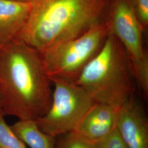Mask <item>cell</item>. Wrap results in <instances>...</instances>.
<instances>
[{
  "label": "cell",
  "instance_id": "6da1fadb",
  "mask_svg": "<svg viewBox=\"0 0 148 148\" xmlns=\"http://www.w3.org/2000/svg\"><path fill=\"white\" fill-rule=\"evenodd\" d=\"M52 82L40 52L16 38L0 46V96L5 116L36 120L52 103Z\"/></svg>",
  "mask_w": 148,
  "mask_h": 148
},
{
  "label": "cell",
  "instance_id": "7a4b0ae2",
  "mask_svg": "<svg viewBox=\"0 0 148 148\" xmlns=\"http://www.w3.org/2000/svg\"><path fill=\"white\" fill-rule=\"evenodd\" d=\"M25 27L16 38L39 52L79 37L105 21L109 0H30Z\"/></svg>",
  "mask_w": 148,
  "mask_h": 148
},
{
  "label": "cell",
  "instance_id": "3957f363",
  "mask_svg": "<svg viewBox=\"0 0 148 148\" xmlns=\"http://www.w3.org/2000/svg\"><path fill=\"white\" fill-rule=\"evenodd\" d=\"M132 75L124 48L110 32L100 51L75 82L96 103L119 108L134 95Z\"/></svg>",
  "mask_w": 148,
  "mask_h": 148
},
{
  "label": "cell",
  "instance_id": "277c9868",
  "mask_svg": "<svg viewBox=\"0 0 148 148\" xmlns=\"http://www.w3.org/2000/svg\"><path fill=\"white\" fill-rule=\"evenodd\" d=\"M110 32L106 20L79 36L40 52L48 77L75 82L82 70L100 51Z\"/></svg>",
  "mask_w": 148,
  "mask_h": 148
},
{
  "label": "cell",
  "instance_id": "5b68a950",
  "mask_svg": "<svg viewBox=\"0 0 148 148\" xmlns=\"http://www.w3.org/2000/svg\"><path fill=\"white\" fill-rule=\"evenodd\" d=\"M49 78L54 87L52 103L46 114L35 121L43 132L57 138L74 131L96 102L75 82L58 77Z\"/></svg>",
  "mask_w": 148,
  "mask_h": 148
},
{
  "label": "cell",
  "instance_id": "8992f818",
  "mask_svg": "<svg viewBox=\"0 0 148 148\" xmlns=\"http://www.w3.org/2000/svg\"><path fill=\"white\" fill-rule=\"evenodd\" d=\"M106 21L109 30L121 43L128 59L132 75L145 96L148 95V56L143 45L142 31L132 0H111Z\"/></svg>",
  "mask_w": 148,
  "mask_h": 148
},
{
  "label": "cell",
  "instance_id": "52a82bcc",
  "mask_svg": "<svg viewBox=\"0 0 148 148\" xmlns=\"http://www.w3.org/2000/svg\"><path fill=\"white\" fill-rule=\"evenodd\" d=\"M116 128L128 148H148V119L134 95L118 108Z\"/></svg>",
  "mask_w": 148,
  "mask_h": 148
},
{
  "label": "cell",
  "instance_id": "ba28073f",
  "mask_svg": "<svg viewBox=\"0 0 148 148\" xmlns=\"http://www.w3.org/2000/svg\"><path fill=\"white\" fill-rule=\"evenodd\" d=\"M117 109L106 104L96 103L73 131L90 143L101 140L116 128Z\"/></svg>",
  "mask_w": 148,
  "mask_h": 148
},
{
  "label": "cell",
  "instance_id": "9c48e42d",
  "mask_svg": "<svg viewBox=\"0 0 148 148\" xmlns=\"http://www.w3.org/2000/svg\"><path fill=\"white\" fill-rule=\"evenodd\" d=\"M31 8L30 2L0 0V46L16 38L27 24Z\"/></svg>",
  "mask_w": 148,
  "mask_h": 148
},
{
  "label": "cell",
  "instance_id": "30bf717a",
  "mask_svg": "<svg viewBox=\"0 0 148 148\" xmlns=\"http://www.w3.org/2000/svg\"><path fill=\"white\" fill-rule=\"evenodd\" d=\"M10 127L28 148H54L56 138L43 132L35 120H18Z\"/></svg>",
  "mask_w": 148,
  "mask_h": 148
},
{
  "label": "cell",
  "instance_id": "8fae6325",
  "mask_svg": "<svg viewBox=\"0 0 148 148\" xmlns=\"http://www.w3.org/2000/svg\"><path fill=\"white\" fill-rule=\"evenodd\" d=\"M0 109V148H28L12 131Z\"/></svg>",
  "mask_w": 148,
  "mask_h": 148
},
{
  "label": "cell",
  "instance_id": "7c38bea8",
  "mask_svg": "<svg viewBox=\"0 0 148 148\" xmlns=\"http://www.w3.org/2000/svg\"><path fill=\"white\" fill-rule=\"evenodd\" d=\"M54 148H94L92 144L79 136L71 131L56 138Z\"/></svg>",
  "mask_w": 148,
  "mask_h": 148
},
{
  "label": "cell",
  "instance_id": "4fadbf2b",
  "mask_svg": "<svg viewBox=\"0 0 148 148\" xmlns=\"http://www.w3.org/2000/svg\"><path fill=\"white\" fill-rule=\"evenodd\" d=\"M91 144L94 148H128L116 128L106 137Z\"/></svg>",
  "mask_w": 148,
  "mask_h": 148
},
{
  "label": "cell",
  "instance_id": "5bb4252c",
  "mask_svg": "<svg viewBox=\"0 0 148 148\" xmlns=\"http://www.w3.org/2000/svg\"><path fill=\"white\" fill-rule=\"evenodd\" d=\"M138 21L142 29L148 24V0H132Z\"/></svg>",
  "mask_w": 148,
  "mask_h": 148
},
{
  "label": "cell",
  "instance_id": "9a60e30c",
  "mask_svg": "<svg viewBox=\"0 0 148 148\" xmlns=\"http://www.w3.org/2000/svg\"><path fill=\"white\" fill-rule=\"evenodd\" d=\"M11 1H21V2H30V0H11Z\"/></svg>",
  "mask_w": 148,
  "mask_h": 148
},
{
  "label": "cell",
  "instance_id": "2e32d148",
  "mask_svg": "<svg viewBox=\"0 0 148 148\" xmlns=\"http://www.w3.org/2000/svg\"><path fill=\"white\" fill-rule=\"evenodd\" d=\"M1 108V96H0V109Z\"/></svg>",
  "mask_w": 148,
  "mask_h": 148
}]
</instances>
